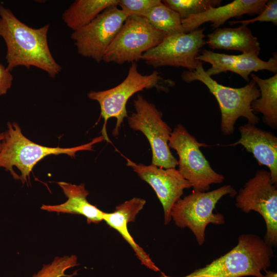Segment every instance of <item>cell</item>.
Returning a JSON list of instances; mask_svg holds the SVG:
<instances>
[{"mask_svg":"<svg viewBox=\"0 0 277 277\" xmlns=\"http://www.w3.org/2000/svg\"><path fill=\"white\" fill-rule=\"evenodd\" d=\"M4 138V132L0 133V150L2 148V143Z\"/></svg>","mask_w":277,"mask_h":277,"instance_id":"cell-29","label":"cell"},{"mask_svg":"<svg viewBox=\"0 0 277 277\" xmlns=\"http://www.w3.org/2000/svg\"><path fill=\"white\" fill-rule=\"evenodd\" d=\"M128 16L117 6H112L81 29L73 31L78 54L97 63L103 61L106 50Z\"/></svg>","mask_w":277,"mask_h":277,"instance_id":"cell-12","label":"cell"},{"mask_svg":"<svg viewBox=\"0 0 277 277\" xmlns=\"http://www.w3.org/2000/svg\"><path fill=\"white\" fill-rule=\"evenodd\" d=\"M206 44L212 49L236 50L243 53H259L258 38L247 26L217 28L208 34Z\"/></svg>","mask_w":277,"mask_h":277,"instance_id":"cell-19","label":"cell"},{"mask_svg":"<svg viewBox=\"0 0 277 277\" xmlns=\"http://www.w3.org/2000/svg\"><path fill=\"white\" fill-rule=\"evenodd\" d=\"M135 112L128 116L131 129L141 131L147 138L152 152V164L164 168H175L177 160L169 146L172 132L163 120V114L152 103L138 94L133 101Z\"/></svg>","mask_w":277,"mask_h":277,"instance_id":"cell-8","label":"cell"},{"mask_svg":"<svg viewBox=\"0 0 277 277\" xmlns=\"http://www.w3.org/2000/svg\"><path fill=\"white\" fill-rule=\"evenodd\" d=\"M204 30L199 28L188 33L166 35L159 44L145 52L141 60L154 68L168 66L193 71L201 62L197 57L206 44Z\"/></svg>","mask_w":277,"mask_h":277,"instance_id":"cell-11","label":"cell"},{"mask_svg":"<svg viewBox=\"0 0 277 277\" xmlns=\"http://www.w3.org/2000/svg\"><path fill=\"white\" fill-rule=\"evenodd\" d=\"M144 17L154 28L166 35L184 33L179 14L162 1L150 9Z\"/></svg>","mask_w":277,"mask_h":277,"instance_id":"cell-22","label":"cell"},{"mask_svg":"<svg viewBox=\"0 0 277 277\" xmlns=\"http://www.w3.org/2000/svg\"><path fill=\"white\" fill-rule=\"evenodd\" d=\"M254 81L260 92V96L251 104L252 111L259 112L263 115L262 119L270 128H277V74L263 79L251 73Z\"/></svg>","mask_w":277,"mask_h":277,"instance_id":"cell-20","label":"cell"},{"mask_svg":"<svg viewBox=\"0 0 277 277\" xmlns=\"http://www.w3.org/2000/svg\"><path fill=\"white\" fill-rule=\"evenodd\" d=\"M235 205L245 213L254 211L263 217L266 226L264 241L272 247L277 245V185L273 183L270 173L265 169L256 171L237 193Z\"/></svg>","mask_w":277,"mask_h":277,"instance_id":"cell-10","label":"cell"},{"mask_svg":"<svg viewBox=\"0 0 277 277\" xmlns=\"http://www.w3.org/2000/svg\"><path fill=\"white\" fill-rule=\"evenodd\" d=\"M146 201L140 197H133L117 205L112 212H105L103 221L111 228L117 231L133 249L142 264L154 271H159L149 255L134 241L128 229V224L135 222L136 216L143 209Z\"/></svg>","mask_w":277,"mask_h":277,"instance_id":"cell-17","label":"cell"},{"mask_svg":"<svg viewBox=\"0 0 277 277\" xmlns=\"http://www.w3.org/2000/svg\"><path fill=\"white\" fill-rule=\"evenodd\" d=\"M187 83L200 81L208 89L216 98L221 111V131L224 135L233 133L235 124L241 117L247 119V123L255 125L260 118L251 110V104L260 96V90L252 79L244 87L232 88L218 83L207 74L200 62L193 71L186 70L181 75Z\"/></svg>","mask_w":277,"mask_h":277,"instance_id":"cell-5","label":"cell"},{"mask_svg":"<svg viewBox=\"0 0 277 277\" xmlns=\"http://www.w3.org/2000/svg\"><path fill=\"white\" fill-rule=\"evenodd\" d=\"M259 55V53L256 52L230 55L203 49L197 60L211 64V67L206 71L211 77L221 73L230 71L239 75L249 82V76L253 72L265 70L276 73V52L274 53L267 61L261 59Z\"/></svg>","mask_w":277,"mask_h":277,"instance_id":"cell-14","label":"cell"},{"mask_svg":"<svg viewBox=\"0 0 277 277\" xmlns=\"http://www.w3.org/2000/svg\"><path fill=\"white\" fill-rule=\"evenodd\" d=\"M0 150V168L9 171L15 180L27 182L34 166L46 156L65 154L75 157L80 151H93L96 143L105 140L101 135L91 142L71 148L49 147L34 143L22 133L16 122H8Z\"/></svg>","mask_w":277,"mask_h":277,"instance_id":"cell-3","label":"cell"},{"mask_svg":"<svg viewBox=\"0 0 277 277\" xmlns=\"http://www.w3.org/2000/svg\"><path fill=\"white\" fill-rule=\"evenodd\" d=\"M256 22H271L274 25H277V1H267L264 9L258 16L253 18L241 20L231 21L229 22V24L234 25L241 24L247 26L250 24Z\"/></svg>","mask_w":277,"mask_h":277,"instance_id":"cell-26","label":"cell"},{"mask_svg":"<svg viewBox=\"0 0 277 277\" xmlns=\"http://www.w3.org/2000/svg\"><path fill=\"white\" fill-rule=\"evenodd\" d=\"M267 0H234L226 5L211 7L206 11L182 19L184 33H188L204 23L210 22L213 29L220 26L233 17L243 15L259 14L265 8Z\"/></svg>","mask_w":277,"mask_h":277,"instance_id":"cell-16","label":"cell"},{"mask_svg":"<svg viewBox=\"0 0 277 277\" xmlns=\"http://www.w3.org/2000/svg\"><path fill=\"white\" fill-rule=\"evenodd\" d=\"M162 2L179 14L181 18L202 13L211 7L220 6L221 0H164Z\"/></svg>","mask_w":277,"mask_h":277,"instance_id":"cell-23","label":"cell"},{"mask_svg":"<svg viewBox=\"0 0 277 277\" xmlns=\"http://www.w3.org/2000/svg\"><path fill=\"white\" fill-rule=\"evenodd\" d=\"M160 0H119L118 7L128 16L144 17L148 12Z\"/></svg>","mask_w":277,"mask_h":277,"instance_id":"cell-25","label":"cell"},{"mask_svg":"<svg viewBox=\"0 0 277 277\" xmlns=\"http://www.w3.org/2000/svg\"><path fill=\"white\" fill-rule=\"evenodd\" d=\"M166 36L145 17L129 16L106 50L103 61L119 65L136 63Z\"/></svg>","mask_w":277,"mask_h":277,"instance_id":"cell-9","label":"cell"},{"mask_svg":"<svg viewBox=\"0 0 277 277\" xmlns=\"http://www.w3.org/2000/svg\"><path fill=\"white\" fill-rule=\"evenodd\" d=\"M126 159L127 166L155 191L163 208L164 224L168 225L172 220L170 213L173 206L181 198L184 189L192 187L191 184L175 168H164L152 164L145 165Z\"/></svg>","mask_w":277,"mask_h":277,"instance_id":"cell-13","label":"cell"},{"mask_svg":"<svg viewBox=\"0 0 277 277\" xmlns=\"http://www.w3.org/2000/svg\"><path fill=\"white\" fill-rule=\"evenodd\" d=\"M240 138L227 146L242 145L251 153L260 165L268 167L272 182L277 185V137L266 131L249 123L239 127Z\"/></svg>","mask_w":277,"mask_h":277,"instance_id":"cell-15","label":"cell"},{"mask_svg":"<svg viewBox=\"0 0 277 277\" xmlns=\"http://www.w3.org/2000/svg\"><path fill=\"white\" fill-rule=\"evenodd\" d=\"M50 25L33 28L18 19L0 4V36L6 45L7 68L10 71L23 66L35 67L55 78L62 67L53 57L48 43Z\"/></svg>","mask_w":277,"mask_h":277,"instance_id":"cell-1","label":"cell"},{"mask_svg":"<svg viewBox=\"0 0 277 277\" xmlns=\"http://www.w3.org/2000/svg\"><path fill=\"white\" fill-rule=\"evenodd\" d=\"M67 198L58 205H43L41 209L48 212L79 214L84 216L88 224H98L103 221L105 212L90 204L87 197L89 192L84 184L75 185L65 182L57 183Z\"/></svg>","mask_w":277,"mask_h":277,"instance_id":"cell-18","label":"cell"},{"mask_svg":"<svg viewBox=\"0 0 277 277\" xmlns=\"http://www.w3.org/2000/svg\"><path fill=\"white\" fill-rule=\"evenodd\" d=\"M236 190L230 185H225L215 190L192 192L180 199L173 206L171 217L176 226L188 228L195 235L200 246L205 241V231L209 224L223 225L224 215L213 212L218 202L224 196L234 197Z\"/></svg>","mask_w":277,"mask_h":277,"instance_id":"cell-6","label":"cell"},{"mask_svg":"<svg viewBox=\"0 0 277 277\" xmlns=\"http://www.w3.org/2000/svg\"><path fill=\"white\" fill-rule=\"evenodd\" d=\"M169 146L176 151L179 157L177 170L191 184L193 190L206 192L211 185L224 181V176L211 167L200 149L209 145L199 142L182 124L172 131Z\"/></svg>","mask_w":277,"mask_h":277,"instance_id":"cell-7","label":"cell"},{"mask_svg":"<svg viewBox=\"0 0 277 277\" xmlns=\"http://www.w3.org/2000/svg\"><path fill=\"white\" fill-rule=\"evenodd\" d=\"M175 83L167 79L155 70L148 75H143L137 69L136 63H131L128 74L122 82L113 88L103 91H91L88 97L97 102L101 112L99 120L104 119V125L101 131L105 140L109 142L106 125L110 118H115L116 123L112 132L114 136L119 133L120 129L125 117H128L126 105L129 99L134 94L145 89L155 88L159 91L168 92Z\"/></svg>","mask_w":277,"mask_h":277,"instance_id":"cell-4","label":"cell"},{"mask_svg":"<svg viewBox=\"0 0 277 277\" xmlns=\"http://www.w3.org/2000/svg\"><path fill=\"white\" fill-rule=\"evenodd\" d=\"M119 0H76L67 9L62 19L73 31L88 25L104 10L118 6Z\"/></svg>","mask_w":277,"mask_h":277,"instance_id":"cell-21","label":"cell"},{"mask_svg":"<svg viewBox=\"0 0 277 277\" xmlns=\"http://www.w3.org/2000/svg\"><path fill=\"white\" fill-rule=\"evenodd\" d=\"M273 247L254 234H242L237 245L205 266L180 277H262L271 265ZM160 277H173L162 272Z\"/></svg>","mask_w":277,"mask_h":277,"instance_id":"cell-2","label":"cell"},{"mask_svg":"<svg viewBox=\"0 0 277 277\" xmlns=\"http://www.w3.org/2000/svg\"><path fill=\"white\" fill-rule=\"evenodd\" d=\"M13 80L11 71L0 63V96L6 94L11 88Z\"/></svg>","mask_w":277,"mask_h":277,"instance_id":"cell-27","label":"cell"},{"mask_svg":"<svg viewBox=\"0 0 277 277\" xmlns=\"http://www.w3.org/2000/svg\"><path fill=\"white\" fill-rule=\"evenodd\" d=\"M77 265V258L74 254L55 257L52 262L44 264L32 277H72L76 273L67 274L65 272Z\"/></svg>","mask_w":277,"mask_h":277,"instance_id":"cell-24","label":"cell"},{"mask_svg":"<svg viewBox=\"0 0 277 277\" xmlns=\"http://www.w3.org/2000/svg\"><path fill=\"white\" fill-rule=\"evenodd\" d=\"M264 271L265 273L262 277H277V272L275 271L266 270Z\"/></svg>","mask_w":277,"mask_h":277,"instance_id":"cell-28","label":"cell"}]
</instances>
